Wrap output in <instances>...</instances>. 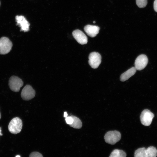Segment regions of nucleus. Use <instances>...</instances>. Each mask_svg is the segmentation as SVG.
<instances>
[{
    "label": "nucleus",
    "instance_id": "1",
    "mask_svg": "<svg viewBox=\"0 0 157 157\" xmlns=\"http://www.w3.org/2000/svg\"><path fill=\"white\" fill-rule=\"evenodd\" d=\"M157 156V150L153 146H150L147 149L140 148L135 150V157H155Z\"/></svg>",
    "mask_w": 157,
    "mask_h": 157
},
{
    "label": "nucleus",
    "instance_id": "2",
    "mask_svg": "<svg viewBox=\"0 0 157 157\" xmlns=\"http://www.w3.org/2000/svg\"><path fill=\"white\" fill-rule=\"evenodd\" d=\"M121 138L120 132L116 130L108 131L104 136L105 142L112 145L115 144L120 140Z\"/></svg>",
    "mask_w": 157,
    "mask_h": 157
},
{
    "label": "nucleus",
    "instance_id": "3",
    "mask_svg": "<svg viewBox=\"0 0 157 157\" xmlns=\"http://www.w3.org/2000/svg\"><path fill=\"white\" fill-rule=\"evenodd\" d=\"M22 126V120L18 117L12 119L9 123L8 129L12 133L17 134L20 132Z\"/></svg>",
    "mask_w": 157,
    "mask_h": 157
},
{
    "label": "nucleus",
    "instance_id": "4",
    "mask_svg": "<svg viewBox=\"0 0 157 157\" xmlns=\"http://www.w3.org/2000/svg\"><path fill=\"white\" fill-rule=\"evenodd\" d=\"M13 44L9 39L3 37L0 38V54H6L10 52Z\"/></svg>",
    "mask_w": 157,
    "mask_h": 157
},
{
    "label": "nucleus",
    "instance_id": "5",
    "mask_svg": "<svg viewBox=\"0 0 157 157\" xmlns=\"http://www.w3.org/2000/svg\"><path fill=\"white\" fill-rule=\"evenodd\" d=\"M8 85L11 90L15 92H18L21 87L23 85V82L17 76H13L9 80Z\"/></svg>",
    "mask_w": 157,
    "mask_h": 157
},
{
    "label": "nucleus",
    "instance_id": "6",
    "mask_svg": "<svg viewBox=\"0 0 157 157\" xmlns=\"http://www.w3.org/2000/svg\"><path fill=\"white\" fill-rule=\"evenodd\" d=\"M154 117V114L150 110L145 109L142 112L140 117L141 123L145 126H149Z\"/></svg>",
    "mask_w": 157,
    "mask_h": 157
},
{
    "label": "nucleus",
    "instance_id": "7",
    "mask_svg": "<svg viewBox=\"0 0 157 157\" xmlns=\"http://www.w3.org/2000/svg\"><path fill=\"white\" fill-rule=\"evenodd\" d=\"M101 56L99 53L92 52L90 54L89 56V64L92 68H97L101 63Z\"/></svg>",
    "mask_w": 157,
    "mask_h": 157
},
{
    "label": "nucleus",
    "instance_id": "8",
    "mask_svg": "<svg viewBox=\"0 0 157 157\" xmlns=\"http://www.w3.org/2000/svg\"><path fill=\"white\" fill-rule=\"evenodd\" d=\"M35 94V91L32 87L31 85H27L23 89L21 96L23 100L27 101L34 98Z\"/></svg>",
    "mask_w": 157,
    "mask_h": 157
},
{
    "label": "nucleus",
    "instance_id": "9",
    "mask_svg": "<svg viewBox=\"0 0 157 157\" xmlns=\"http://www.w3.org/2000/svg\"><path fill=\"white\" fill-rule=\"evenodd\" d=\"M148 62V59L147 56L144 54L140 55L135 60V67L137 70H142L146 67Z\"/></svg>",
    "mask_w": 157,
    "mask_h": 157
},
{
    "label": "nucleus",
    "instance_id": "10",
    "mask_svg": "<svg viewBox=\"0 0 157 157\" xmlns=\"http://www.w3.org/2000/svg\"><path fill=\"white\" fill-rule=\"evenodd\" d=\"M15 19L17 25L19 26L21 28V31L26 32L29 30L30 24L24 16L17 15Z\"/></svg>",
    "mask_w": 157,
    "mask_h": 157
},
{
    "label": "nucleus",
    "instance_id": "11",
    "mask_svg": "<svg viewBox=\"0 0 157 157\" xmlns=\"http://www.w3.org/2000/svg\"><path fill=\"white\" fill-rule=\"evenodd\" d=\"M74 38L79 44L83 45L88 42V38L85 34L81 31L76 29L72 33Z\"/></svg>",
    "mask_w": 157,
    "mask_h": 157
},
{
    "label": "nucleus",
    "instance_id": "12",
    "mask_svg": "<svg viewBox=\"0 0 157 157\" xmlns=\"http://www.w3.org/2000/svg\"><path fill=\"white\" fill-rule=\"evenodd\" d=\"M84 29L88 36L93 38L98 33L100 28L96 26L87 25L85 26Z\"/></svg>",
    "mask_w": 157,
    "mask_h": 157
},
{
    "label": "nucleus",
    "instance_id": "13",
    "mask_svg": "<svg viewBox=\"0 0 157 157\" xmlns=\"http://www.w3.org/2000/svg\"><path fill=\"white\" fill-rule=\"evenodd\" d=\"M136 70L135 67L129 69L121 75L120 76V81H124L127 80L135 74Z\"/></svg>",
    "mask_w": 157,
    "mask_h": 157
},
{
    "label": "nucleus",
    "instance_id": "14",
    "mask_svg": "<svg viewBox=\"0 0 157 157\" xmlns=\"http://www.w3.org/2000/svg\"><path fill=\"white\" fill-rule=\"evenodd\" d=\"M72 117L73 121L72 123L69 126L74 128L79 129L81 128L82 126L81 121L78 117L73 115L71 116Z\"/></svg>",
    "mask_w": 157,
    "mask_h": 157
},
{
    "label": "nucleus",
    "instance_id": "15",
    "mask_svg": "<svg viewBox=\"0 0 157 157\" xmlns=\"http://www.w3.org/2000/svg\"><path fill=\"white\" fill-rule=\"evenodd\" d=\"M126 153L122 150L115 149L111 153L110 157H125L126 156Z\"/></svg>",
    "mask_w": 157,
    "mask_h": 157
},
{
    "label": "nucleus",
    "instance_id": "16",
    "mask_svg": "<svg viewBox=\"0 0 157 157\" xmlns=\"http://www.w3.org/2000/svg\"><path fill=\"white\" fill-rule=\"evenodd\" d=\"M136 3L137 6L140 8H143L147 5V0H136Z\"/></svg>",
    "mask_w": 157,
    "mask_h": 157
},
{
    "label": "nucleus",
    "instance_id": "17",
    "mask_svg": "<svg viewBox=\"0 0 157 157\" xmlns=\"http://www.w3.org/2000/svg\"><path fill=\"white\" fill-rule=\"evenodd\" d=\"M30 157H43V156L40 153L34 151L32 152L30 155Z\"/></svg>",
    "mask_w": 157,
    "mask_h": 157
},
{
    "label": "nucleus",
    "instance_id": "18",
    "mask_svg": "<svg viewBox=\"0 0 157 157\" xmlns=\"http://www.w3.org/2000/svg\"><path fill=\"white\" fill-rule=\"evenodd\" d=\"M65 120L67 123L69 125L72 124L73 121V119L71 116L66 117Z\"/></svg>",
    "mask_w": 157,
    "mask_h": 157
},
{
    "label": "nucleus",
    "instance_id": "19",
    "mask_svg": "<svg viewBox=\"0 0 157 157\" xmlns=\"http://www.w3.org/2000/svg\"><path fill=\"white\" fill-rule=\"evenodd\" d=\"M154 8L155 11L157 12V0H155L154 3Z\"/></svg>",
    "mask_w": 157,
    "mask_h": 157
},
{
    "label": "nucleus",
    "instance_id": "20",
    "mask_svg": "<svg viewBox=\"0 0 157 157\" xmlns=\"http://www.w3.org/2000/svg\"><path fill=\"white\" fill-rule=\"evenodd\" d=\"M68 114L67 113V112H65L64 113V117H66L67 116Z\"/></svg>",
    "mask_w": 157,
    "mask_h": 157
},
{
    "label": "nucleus",
    "instance_id": "21",
    "mask_svg": "<svg viewBox=\"0 0 157 157\" xmlns=\"http://www.w3.org/2000/svg\"><path fill=\"white\" fill-rule=\"evenodd\" d=\"M1 128L0 127V136L2 135V134L1 133Z\"/></svg>",
    "mask_w": 157,
    "mask_h": 157
},
{
    "label": "nucleus",
    "instance_id": "22",
    "mask_svg": "<svg viewBox=\"0 0 157 157\" xmlns=\"http://www.w3.org/2000/svg\"><path fill=\"white\" fill-rule=\"evenodd\" d=\"M1 118V114H0V119Z\"/></svg>",
    "mask_w": 157,
    "mask_h": 157
},
{
    "label": "nucleus",
    "instance_id": "23",
    "mask_svg": "<svg viewBox=\"0 0 157 157\" xmlns=\"http://www.w3.org/2000/svg\"><path fill=\"white\" fill-rule=\"evenodd\" d=\"M93 23H95V21H94V22H93Z\"/></svg>",
    "mask_w": 157,
    "mask_h": 157
},
{
    "label": "nucleus",
    "instance_id": "24",
    "mask_svg": "<svg viewBox=\"0 0 157 157\" xmlns=\"http://www.w3.org/2000/svg\"><path fill=\"white\" fill-rule=\"evenodd\" d=\"M17 156L20 157V156L19 155L16 156V157H17Z\"/></svg>",
    "mask_w": 157,
    "mask_h": 157
},
{
    "label": "nucleus",
    "instance_id": "25",
    "mask_svg": "<svg viewBox=\"0 0 157 157\" xmlns=\"http://www.w3.org/2000/svg\"></svg>",
    "mask_w": 157,
    "mask_h": 157
}]
</instances>
